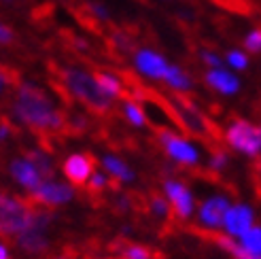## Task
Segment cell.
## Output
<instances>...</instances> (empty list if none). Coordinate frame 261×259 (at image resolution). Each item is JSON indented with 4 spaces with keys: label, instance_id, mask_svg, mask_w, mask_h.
Returning <instances> with one entry per match:
<instances>
[{
    "label": "cell",
    "instance_id": "8fae6325",
    "mask_svg": "<svg viewBox=\"0 0 261 259\" xmlns=\"http://www.w3.org/2000/svg\"><path fill=\"white\" fill-rule=\"evenodd\" d=\"M132 62H134V70L142 79H149V81H164L168 66H170L166 56H162L160 51L149 49V47L136 49L132 56Z\"/></svg>",
    "mask_w": 261,
    "mask_h": 259
},
{
    "label": "cell",
    "instance_id": "52a82bcc",
    "mask_svg": "<svg viewBox=\"0 0 261 259\" xmlns=\"http://www.w3.org/2000/svg\"><path fill=\"white\" fill-rule=\"evenodd\" d=\"M74 196H76L74 185H70L66 178H56V176L43 178V183L30 193L32 202L41 206V209H60V206L70 204Z\"/></svg>",
    "mask_w": 261,
    "mask_h": 259
},
{
    "label": "cell",
    "instance_id": "1f68e13d",
    "mask_svg": "<svg viewBox=\"0 0 261 259\" xmlns=\"http://www.w3.org/2000/svg\"><path fill=\"white\" fill-rule=\"evenodd\" d=\"M15 41V32H13L7 23L0 21V45H11Z\"/></svg>",
    "mask_w": 261,
    "mask_h": 259
},
{
    "label": "cell",
    "instance_id": "83f0119b",
    "mask_svg": "<svg viewBox=\"0 0 261 259\" xmlns=\"http://www.w3.org/2000/svg\"><path fill=\"white\" fill-rule=\"evenodd\" d=\"M87 187L91 191H107L111 187V176L104 172V170H94L87 180Z\"/></svg>",
    "mask_w": 261,
    "mask_h": 259
},
{
    "label": "cell",
    "instance_id": "6da1fadb",
    "mask_svg": "<svg viewBox=\"0 0 261 259\" xmlns=\"http://www.w3.org/2000/svg\"><path fill=\"white\" fill-rule=\"evenodd\" d=\"M11 117L15 123L41 134H56L66 125V117L41 85L21 81L11 100Z\"/></svg>",
    "mask_w": 261,
    "mask_h": 259
},
{
    "label": "cell",
    "instance_id": "603a6c76",
    "mask_svg": "<svg viewBox=\"0 0 261 259\" xmlns=\"http://www.w3.org/2000/svg\"><path fill=\"white\" fill-rule=\"evenodd\" d=\"M236 242L251 253H261V223H255L249 231H244Z\"/></svg>",
    "mask_w": 261,
    "mask_h": 259
},
{
    "label": "cell",
    "instance_id": "2e32d148",
    "mask_svg": "<svg viewBox=\"0 0 261 259\" xmlns=\"http://www.w3.org/2000/svg\"><path fill=\"white\" fill-rule=\"evenodd\" d=\"M100 168L111 176V180H117L119 185L136 183V170L117 153H104L100 158Z\"/></svg>",
    "mask_w": 261,
    "mask_h": 259
},
{
    "label": "cell",
    "instance_id": "484cf974",
    "mask_svg": "<svg viewBox=\"0 0 261 259\" xmlns=\"http://www.w3.org/2000/svg\"><path fill=\"white\" fill-rule=\"evenodd\" d=\"M244 51L246 54H253V56H259L261 54V28H253L244 34Z\"/></svg>",
    "mask_w": 261,
    "mask_h": 259
},
{
    "label": "cell",
    "instance_id": "836d02e7",
    "mask_svg": "<svg viewBox=\"0 0 261 259\" xmlns=\"http://www.w3.org/2000/svg\"><path fill=\"white\" fill-rule=\"evenodd\" d=\"M11 136H13V125L3 121V123H0V142H7Z\"/></svg>",
    "mask_w": 261,
    "mask_h": 259
},
{
    "label": "cell",
    "instance_id": "cb8c5ba5",
    "mask_svg": "<svg viewBox=\"0 0 261 259\" xmlns=\"http://www.w3.org/2000/svg\"><path fill=\"white\" fill-rule=\"evenodd\" d=\"M206 166H208V170L215 172V174L225 172L227 168H229V153L223 151V149H215V151L206 158Z\"/></svg>",
    "mask_w": 261,
    "mask_h": 259
},
{
    "label": "cell",
    "instance_id": "7c38bea8",
    "mask_svg": "<svg viewBox=\"0 0 261 259\" xmlns=\"http://www.w3.org/2000/svg\"><path fill=\"white\" fill-rule=\"evenodd\" d=\"M9 176L28 193H32L45 178L41 174V170L34 166V162L28 158V153L25 155H15V158L9 162Z\"/></svg>",
    "mask_w": 261,
    "mask_h": 259
},
{
    "label": "cell",
    "instance_id": "f1b7e54d",
    "mask_svg": "<svg viewBox=\"0 0 261 259\" xmlns=\"http://www.w3.org/2000/svg\"><path fill=\"white\" fill-rule=\"evenodd\" d=\"M200 60L206 68H223L225 62H223V56H219L217 51L213 49H202L200 51Z\"/></svg>",
    "mask_w": 261,
    "mask_h": 259
},
{
    "label": "cell",
    "instance_id": "d6986e66",
    "mask_svg": "<svg viewBox=\"0 0 261 259\" xmlns=\"http://www.w3.org/2000/svg\"><path fill=\"white\" fill-rule=\"evenodd\" d=\"M121 113H123V119L136 130H142V127L149 125L147 113H145V109H142V102H138L134 98H125L121 102Z\"/></svg>",
    "mask_w": 261,
    "mask_h": 259
},
{
    "label": "cell",
    "instance_id": "d4e9b609",
    "mask_svg": "<svg viewBox=\"0 0 261 259\" xmlns=\"http://www.w3.org/2000/svg\"><path fill=\"white\" fill-rule=\"evenodd\" d=\"M149 213L155 217V219H168L172 215V206H170V202H168L164 196H153L151 200H149Z\"/></svg>",
    "mask_w": 261,
    "mask_h": 259
},
{
    "label": "cell",
    "instance_id": "74e56055",
    "mask_svg": "<svg viewBox=\"0 0 261 259\" xmlns=\"http://www.w3.org/2000/svg\"><path fill=\"white\" fill-rule=\"evenodd\" d=\"M259 130H261V123H259Z\"/></svg>",
    "mask_w": 261,
    "mask_h": 259
},
{
    "label": "cell",
    "instance_id": "8d00e7d4",
    "mask_svg": "<svg viewBox=\"0 0 261 259\" xmlns=\"http://www.w3.org/2000/svg\"><path fill=\"white\" fill-rule=\"evenodd\" d=\"M0 259H13L11 249H9V244L5 242V238H0Z\"/></svg>",
    "mask_w": 261,
    "mask_h": 259
},
{
    "label": "cell",
    "instance_id": "4316f807",
    "mask_svg": "<svg viewBox=\"0 0 261 259\" xmlns=\"http://www.w3.org/2000/svg\"><path fill=\"white\" fill-rule=\"evenodd\" d=\"M123 259H153V251L145 244H127L121 249Z\"/></svg>",
    "mask_w": 261,
    "mask_h": 259
},
{
    "label": "cell",
    "instance_id": "ffe728a7",
    "mask_svg": "<svg viewBox=\"0 0 261 259\" xmlns=\"http://www.w3.org/2000/svg\"><path fill=\"white\" fill-rule=\"evenodd\" d=\"M28 158L34 162V166L41 170V174L45 178L56 176V162H54V158H51V153H47L41 147H36V149H30L28 151Z\"/></svg>",
    "mask_w": 261,
    "mask_h": 259
},
{
    "label": "cell",
    "instance_id": "f546056e",
    "mask_svg": "<svg viewBox=\"0 0 261 259\" xmlns=\"http://www.w3.org/2000/svg\"><path fill=\"white\" fill-rule=\"evenodd\" d=\"M111 41H113L115 49L121 51V54H129V51H134V41H132V38H129L125 32H119V30L113 32Z\"/></svg>",
    "mask_w": 261,
    "mask_h": 259
},
{
    "label": "cell",
    "instance_id": "8992f818",
    "mask_svg": "<svg viewBox=\"0 0 261 259\" xmlns=\"http://www.w3.org/2000/svg\"><path fill=\"white\" fill-rule=\"evenodd\" d=\"M34 209L17 196L0 191V238H15L30 223Z\"/></svg>",
    "mask_w": 261,
    "mask_h": 259
},
{
    "label": "cell",
    "instance_id": "4dcf8cb0",
    "mask_svg": "<svg viewBox=\"0 0 261 259\" xmlns=\"http://www.w3.org/2000/svg\"><path fill=\"white\" fill-rule=\"evenodd\" d=\"M115 209L117 213H129L132 211V198L127 193H117L115 196Z\"/></svg>",
    "mask_w": 261,
    "mask_h": 259
},
{
    "label": "cell",
    "instance_id": "9c48e42d",
    "mask_svg": "<svg viewBox=\"0 0 261 259\" xmlns=\"http://www.w3.org/2000/svg\"><path fill=\"white\" fill-rule=\"evenodd\" d=\"M162 196L170 202L172 206V215L180 221H189L195 215V193L191 191V187L187 183H182L180 178L168 176L162 183Z\"/></svg>",
    "mask_w": 261,
    "mask_h": 259
},
{
    "label": "cell",
    "instance_id": "3957f363",
    "mask_svg": "<svg viewBox=\"0 0 261 259\" xmlns=\"http://www.w3.org/2000/svg\"><path fill=\"white\" fill-rule=\"evenodd\" d=\"M54 221L56 217L49 211H34L30 223L13 238L17 251L32 259L43 257L51 247V227H54Z\"/></svg>",
    "mask_w": 261,
    "mask_h": 259
},
{
    "label": "cell",
    "instance_id": "e0dca14e",
    "mask_svg": "<svg viewBox=\"0 0 261 259\" xmlns=\"http://www.w3.org/2000/svg\"><path fill=\"white\" fill-rule=\"evenodd\" d=\"M168 89H172V92L176 96H182V94H189L191 89H193V79H191V74L178 66V64H170L168 66V72L164 76V81H162Z\"/></svg>",
    "mask_w": 261,
    "mask_h": 259
},
{
    "label": "cell",
    "instance_id": "ac0fdd59",
    "mask_svg": "<svg viewBox=\"0 0 261 259\" xmlns=\"http://www.w3.org/2000/svg\"><path fill=\"white\" fill-rule=\"evenodd\" d=\"M94 74H96V81H98L100 89H102V92L107 94L113 102H115V100H119V98L123 96V87H125V83H123L121 76H117V74L111 72V70H98V72H94Z\"/></svg>",
    "mask_w": 261,
    "mask_h": 259
},
{
    "label": "cell",
    "instance_id": "d6a6232c",
    "mask_svg": "<svg viewBox=\"0 0 261 259\" xmlns=\"http://www.w3.org/2000/svg\"><path fill=\"white\" fill-rule=\"evenodd\" d=\"M89 11L94 13L98 19H109V9L104 7V5H100V3H91L89 5Z\"/></svg>",
    "mask_w": 261,
    "mask_h": 259
},
{
    "label": "cell",
    "instance_id": "5b68a950",
    "mask_svg": "<svg viewBox=\"0 0 261 259\" xmlns=\"http://www.w3.org/2000/svg\"><path fill=\"white\" fill-rule=\"evenodd\" d=\"M223 138L231 151H236L249 160L261 158V130L249 119H231L225 125Z\"/></svg>",
    "mask_w": 261,
    "mask_h": 259
},
{
    "label": "cell",
    "instance_id": "30bf717a",
    "mask_svg": "<svg viewBox=\"0 0 261 259\" xmlns=\"http://www.w3.org/2000/svg\"><path fill=\"white\" fill-rule=\"evenodd\" d=\"M255 223H257V215H255V209L251 204H246V202H231V206L225 213L221 231H223V236L238 240L244 231H249Z\"/></svg>",
    "mask_w": 261,
    "mask_h": 259
},
{
    "label": "cell",
    "instance_id": "e575fe53",
    "mask_svg": "<svg viewBox=\"0 0 261 259\" xmlns=\"http://www.w3.org/2000/svg\"><path fill=\"white\" fill-rule=\"evenodd\" d=\"M68 123L72 127H76V130H83L87 125V117H85V115H72V117L68 119Z\"/></svg>",
    "mask_w": 261,
    "mask_h": 259
},
{
    "label": "cell",
    "instance_id": "277c9868",
    "mask_svg": "<svg viewBox=\"0 0 261 259\" xmlns=\"http://www.w3.org/2000/svg\"><path fill=\"white\" fill-rule=\"evenodd\" d=\"M158 142L162 145L168 160L182 168H195L202 164V149L193 138L178 134L174 130H160Z\"/></svg>",
    "mask_w": 261,
    "mask_h": 259
},
{
    "label": "cell",
    "instance_id": "7402d4cb",
    "mask_svg": "<svg viewBox=\"0 0 261 259\" xmlns=\"http://www.w3.org/2000/svg\"><path fill=\"white\" fill-rule=\"evenodd\" d=\"M223 62H225V68H229L231 72H244L251 66V58L244 49H229L223 56Z\"/></svg>",
    "mask_w": 261,
    "mask_h": 259
},
{
    "label": "cell",
    "instance_id": "ba28073f",
    "mask_svg": "<svg viewBox=\"0 0 261 259\" xmlns=\"http://www.w3.org/2000/svg\"><path fill=\"white\" fill-rule=\"evenodd\" d=\"M231 206V198L225 191H215L206 196L198 206H195V223L204 231H221L225 213Z\"/></svg>",
    "mask_w": 261,
    "mask_h": 259
},
{
    "label": "cell",
    "instance_id": "d590c367",
    "mask_svg": "<svg viewBox=\"0 0 261 259\" xmlns=\"http://www.w3.org/2000/svg\"><path fill=\"white\" fill-rule=\"evenodd\" d=\"M9 85H11V79H9V74H7V72H3V70H0V98H3V96L7 94Z\"/></svg>",
    "mask_w": 261,
    "mask_h": 259
},
{
    "label": "cell",
    "instance_id": "5bb4252c",
    "mask_svg": "<svg viewBox=\"0 0 261 259\" xmlns=\"http://www.w3.org/2000/svg\"><path fill=\"white\" fill-rule=\"evenodd\" d=\"M96 170L94 160L87 153H70L62 164V172L70 185H87L91 172Z\"/></svg>",
    "mask_w": 261,
    "mask_h": 259
},
{
    "label": "cell",
    "instance_id": "44dd1931",
    "mask_svg": "<svg viewBox=\"0 0 261 259\" xmlns=\"http://www.w3.org/2000/svg\"><path fill=\"white\" fill-rule=\"evenodd\" d=\"M217 244H219V247L223 249L231 259H261V253H251V251L242 249L233 238L219 236V238H217Z\"/></svg>",
    "mask_w": 261,
    "mask_h": 259
},
{
    "label": "cell",
    "instance_id": "4fadbf2b",
    "mask_svg": "<svg viewBox=\"0 0 261 259\" xmlns=\"http://www.w3.org/2000/svg\"><path fill=\"white\" fill-rule=\"evenodd\" d=\"M204 83L217 92L219 96H225V98H231L240 92L242 87V81L236 72H231L229 68H206L204 72Z\"/></svg>",
    "mask_w": 261,
    "mask_h": 259
},
{
    "label": "cell",
    "instance_id": "9a60e30c",
    "mask_svg": "<svg viewBox=\"0 0 261 259\" xmlns=\"http://www.w3.org/2000/svg\"><path fill=\"white\" fill-rule=\"evenodd\" d=\"M170 105H172V111L176 115L178 123L185 130H189L191 134H198V136L208 134V123L204 119V115L193 105H189V102H185L182 98H172Z\"/></svg>",
    "mask_w": 261,
    "mask_h": 259
},
{
    "label": "cell",
    "instance_id": "7a4b0ae2",
    "mask_svg": "<svg viewBox=\"0 0 261 259\" xmlns=\"http://www.w3.org/2000/svg\"><path fill=\"white\" fill-rule=\"evenodd\" d=\"M60 81H62V87L66 89V94L79 102V105H83L85 109L100 115L111 111L113 100L100 89L94 72H89L85 68H76V66H66L60 72Z\"/></svg>",
    "mask_w": 261,
    "mask_h": 259
}]
</instances>
